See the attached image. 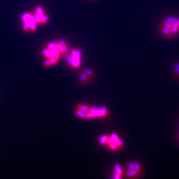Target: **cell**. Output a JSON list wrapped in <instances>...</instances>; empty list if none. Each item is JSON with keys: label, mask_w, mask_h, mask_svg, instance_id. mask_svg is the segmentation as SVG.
<instances>
[{"label": "cell", "mask_w": 179, "mask_h": 179, "mask_svg": "<svg viewBox=\"0 0 179 179\" xmlns=\"http://www.w3.org/2000/svg\"><path fill=\"white\" fill-rule=\"evenodd\" d=\"M58 60L55 59H47L46 61H44V66L46 67H49L54 65V64L58 63Z\"/></svg>", "instance_id": "obj_6"}, {"label": "cell", "mask_w": 179, "mask_h": 179, "mask_svg": "<svg viewBox=\"0 0 179 179\" xmlns=\"http://www.w3.org/2000/svg\"><path fill=\"white\" fill-rule=\"evenodd\" d=\"M107 109L106 107L95 108L86 106L85 104H79L77 107L75 114L80 118L94 119L104 117L107 115Z\"/></svg>", "instance_id": "obj_1"}, {"label": "cell", "mask_w": 179, "mask_h": 179, "mask_svg": "<svg viewBox=\"0 0 179 179\" xmlns=\"http://www.w3.org/2000/svg\"><path fill=\"white\" fill-rule=\"evenodd\" d=\"M171 27H172V24L171 23H168V22H166L165 21L162 23V27H163V28H166V29L170 30Z\"/></svg>", "instance_id": "obj_10"}, {"label": "cell", "mask_w": 179, "mask_h": 179, "mask_svg": "<svg viewBox=\"0 0 179 179\" xmlns=\"http://www.w3.org/2000/svg\"><path fill=\"white\" fill-rule=\"evenodd\" d=\"M112 150H116L123 146V143L115 134H112L110 137H107L106 143Z\"/></svg>", "instance_id": "obj_3"}, {"label": "cell", "mask_w": 179, "mask_h": 179, "mask_svg": "<svg viewBox=\"0 0 179 179\" xmlns=\"http://www.w3.org/2000/svg\"><path fill=\"white\" fill-rule=\"evenodd\" d=\"M43 52L45 56L48 59H55L57 60H58L61 54L57 46L53 49L47 48L46 49H44Z\"/></svg>", "instance_id": "obj_4"}, {"label": "cell", "mask_w": 179, "mask_h": 179, "mask_svg": "<svg viewBox=\"0 0 179 179\" xmlns=\"http://www.w3.org/2000/svg\"><path fill=\"white\" fill-rule=\"evenodd\" d=\"M43 16V9H42L41 7L39 6L37 9V13H36V22H41Z\"/></svg>", "instance_id": "obj_5"}, {"label": "cell", "mask_w": 179, "mask_h": 179, "mask_svg": "<svg viewBox=\"0 0 179 179\" xmlns=\"http://www.w3.org/2000/svg\"><path fill=\"white\" fill-rule=\"evenodd\" d=\"M139 169H137L134 168L132 169H130V171L128 173V175L129 176H132V177H134L135 175H137L139 173Z\"/></svg>", "instance_id": "obj_8"}, {"label": "cell", "mask_w": 179, "mask_h": 179, "mask_svg": "<svg viewBox=\"0 0 179 179\" xmlns=\"http://www.w3.org/2000/svg\"><path fill=\"white\" fill-rule=\"evenodd\" d=\"M82 52L80 50L73 49L71 52V54L67 55V60L70 65L74 68L78 67L81 64Z\"/></svg>", "instance_id": "obj_2"}, {"label": "cell", "mask_w": 179, "mask_h": 179, "mask_svg": "<svg viewBox=\"0 0 179 179\" xmlns=\"http://www.w3.org/2000/svg\"><path fill=\"white\" fill-rule=\"evenodd\" d=\"M115 178H121V176L122 175V170L121 167L118 165H115Z\"/></svg>", "instance_id": "obj_7"}, {"label": "cell", "mask_w": 179, "mask_h": 179, "mask_svg": "<svg viewBox=\"0 0 179 179\" xmlns=\"http://www.w3.org/2000/svg\"><path fill=\"white\" fill-rule=\"evenodd\" d=\"M48 16H43V17H42V19H41V23H45V22H46V21L48 20Z\"/></svg>", "instance_id": "obj_12"}, {"label": "cell", "mask_w": 179, "mask_h": 179, "mask_svg": "<svg viewBox=\"0 0 179 179\" xmlns=\"http://www.w3.org/2000/svg\"><path fill=\"white\" fill-rule=\"evenodd\" d=\"M23 26H24V29L26 30H27L29 28V26L28 25V24H27V23H26V22H24V23L23 24Z\"/></svg>", "instance_id": "obj_13"}, {"label": "cell", "mask_w": 179, "mask_h": 179, "mask_svg": "<svg viewBox=\"0 0 179 179\" xmlns=\"http://www.w3.org/2000/svg\"><path fill=\"white\" fill-rule=\"evenodd\" d=\"M31 15H30L29 13H24L23 15L22 16V19H23L24 22H27L31 20Z\"/></svg>", "instance_id": "obj_9"}, {"label": "cell", "mask_w": 179, "mask_h": 179, "mask_svg": "<svg viewBox=\"0 0 179 179\" xmlns=\"http://www.w3.org/2000/svg\"><path fill=\"white\" fill-rule=\"evenodd\" d=\"M162 33L164 35H166V36H170V35H171L170 30L163 28V27L162 29Z\"/></svg>", "instance_id": "obj_11"}]
</instances>
